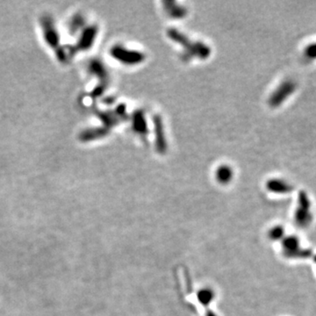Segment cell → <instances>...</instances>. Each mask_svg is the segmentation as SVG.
<instances>
[{
    "instance_id": "9c48e42d",
    "label": "cell",
    "mask_w": 316,
    "mask_h": 316,
    "mask_svg": "<svg viewBox=\"0 0 316 316\" xmlns=\"http://www.w3.org/2000/svg\"><path fill=\"white\" fill-rule=\"evenodd\" d=\"M97 32V26H90V28H87L86 29V31L84 32L83 36H82L81 39H80V42H79V50H86L87 48H89L92 45V44H94V40L96 38Z\"/></svg>"
},
{
    "instance_id": "8992f818",
    "label": "cell",
    "mask_w": 316,
    "mask_h": 316,
    "mask_svg": "<svg viewBox=\"0 0 316 316\" xmlns=\"http://www.w3.org/2000/svg\"><path fill=\"white\" fill-rule=\"evenodd\" d=\"M153 123L156 134V148L160 154H164L167 150V142L162 118L159 115H156L153 117Z\"/></svg>"
},
{
    "instance_id": "5b68a950",
    "label": "cell",
    "mask_w": 316,
    "mask_h": 316,
    "mask_svg": "<svg viewBox=\"0 0 316 316\" xmlns=\"http://www.w3.org/2000/svg\"><path fill=\"white\" fill-rule=\"evenodd\" d=\"M111 54L116 60L126 65L139 64L145 60V54L140 51L130 50L118 45L112 48Z\"/></svg>"
},
{
    "instance_id": "ba28073f",
    "label": "cell",
    "mask_w": 316,
    "mask_h": 316,
    "mask_svg": "<svg viewBox=\"0 0 316 316\" xmlns=\"http://www.w3.org/2000/svg\"><path fill=\"white\" fill-rule=\"evenodd\" d=\"M133 128L138 134H140L142 136H147L148 130L147 120L145 118L144 112H134L133 115Z\"/></svg>"
},
{
    "instance_id": "277c9868",
    "label": "cell",
    "mask_w": 316,
    "mask_h": 316,
    "mask_svg": "<svg viewBox=\"0 0 316 316\" xmlns=\"http://www.w3.org/2000/svg\"><path fill=\"white\" fill-rule=\"evenodd\" d=\"M297 89V84L294 80L288 79L280 84V86L270 96L269 104L272 108H278Z\"/></svg>"
},
{
    "instance_id": "9a60e30c",
    "label": "cell",
    "mask_w": 316,
    "mask_h": 316,
    "mask_svg": "<svg viewBox=\"0 0 316 316\" xmlns=\"http://www.w3.org/2000/svg\"><path fill=\"white\" fill-rule=\"evenodd\" d=\"M269 236L273 241H282L284 238V228L282 226H273L272 230H270Z\"/></svg>"
},
{
    "instance_id": "8fae6325",
    "label": "cell",
    "mask_w": 316,
    "mask_h": 316,
    "mask_svg": "<svg viewBox=\"0 0 316 316\" xmlns=\"http://www.w3.org/2000/svg\"><path fill=\"white\" fill-rule=\"evenodd\" d=\"M44 28H45V37L48 40V44H50L52 47H58V32L54 29V26L52 24L50 20L44 18Z\"/></svg>"
},
{
    "instance_id": "2e32d148",
    "label": "cell",
    "mask_w": 316,
    "mask_h": 316,
    "mask_svg": "<svg viewBox=\"0 0 316 316\" xmlns=\"http://www.w3.org/2000/svg\"><path fill=\"white\" fill-rule=\"evenodd\" d=\"M304 54L306 58H308L310 60H316V42L312 44H309L308 46H306L304 51Z\"/></svg>"
},
{
    "instance_id": "52a82bcc",
    "label": "cell",
    "mask_w": 316,
    "mask_h": 316,
    "mask_svg": "<svg viewBox=\"0 0 316 316\" xmlns=\"http://www.w3.org/2000/svg\"><path fill=\"white\" fill-rule=\"evenodd\" d=\"M267 189L274 194H290L294 190V186L286 181L278 178L270 180L266 184Z\"/></svg>"
},
{
    "instance_id": "7c38bea8",
    "label": "cell",
    "mask_w": 316,
    "mask_h": 316,
    "mask_svg": "<svg viewBox=\"0 0 316 316\" xmlns=\"http://www.w3.org/2000/svg\"><path fill=\"white\" fill-rule=\"evenodd\" d=\"M216 180L220 184L230 183L233 178V170L230 166H220L216 172Z\"/></svg>"
},
{
    "instance_id": "e0dca14e",
    "label": "cell",
    "mask_w": 316,
    "mask_h": 316,
    "mask_svg": "<svg viewBox=\"0 0 316 316\" xmlns=\"http://www.w3.org/2000/svg\"><path fill=\"white\" fill-rule=\"evenodd\" d=\"M212 292L209 291L208 289H205L200 294V300L202 303H206V302H209L210 300H212Z\"/></svg>"
},
{
    "instance_id": "5bb4252c",
    "label": "cell",
    "mask_w": 316,
    "mask_h": 316,
    "mask_svg": "<svg viewBox=\"0 0 316 316\" xmlns=\"http://www.w3.org/2000/svg\"><path fill=\"white\" fill-rule=\"evenodd\" d=\"M90 70L94 72V74L100 78L101 80L106 81L108 79V72L104 68V65L102 64V62L100 61H94L90 64Z\"/></svg>"
},
{
    "instance_id": "3957f363",
    "label": "cell",
    "mask_w": 316,
    "mask_h": 316,
    "mask_svg": "<svg viewBox=\"0 0 316 316\" xmlns=\"http://www.w3.org/2000/svg\"><path fill=\"white\" fill-rule=\"evenodd\" d=\"M283 253L288 258L306 259L312 256V250L302 247L300 240L297 236H288L282 239Z\"/></svg>"
},
{
    "instance_id": "30bf717a",
    "label": "cell",
    "mask_w": 316,
    "mask_h": 316,
    "mask_svg": "<svg viewBox=\"0 0 316 316\" xmlns=\"http://www.w3.org/2000/svg\"><path fill=\"white\" fill-rule=\"evenodd\" d=\"M164 6L167 14L174 18H182L186 15V9L174 1H164Z\"/></svg>"
},
{
    "instance_id": "6da1fadb",
    "label": "cell",
    "mask_w": 316,
    "mask_h": 316,
    "mask_svg": "<svg viewBox=\"0 0 316 316\" xmlns=\"http://www.w3.org/2000/svg\"><path fill=\"white\" fill-rule=\"evenodd\" d=\"M167 34L170 39L186 48L189 58L190 56H195L200 59H206L211 54V50L208 46L200 42H192L188 37L176 29H169Z\"/></svg>"
},
{
    "instance_id": "4fadbf2b",
    "label": "cell",
    "mask_w": 316,
    "mask_h": 316,
    "mask_svg": "<svg viewBox=\"0 0 316 316\" xmlns=\"http://www.w3.org/2000/svg\"><path fill=\"white\" fill-rule=\"evenodd\" d=\"M108 130L104 126V128H100L87 130L81 134L80 138L84 140H94V139L104 136L108 134Z\"/></svg>"
},
{
    "instance_id": "7a4b0ae2",
    "label": "cell",
    "mask_w": 316,
    "mask_h": 316,
    "mask_svg": "<svg viewBox=\"0 0 316 316\" xmlns=\"http://www.w3.org/2000/svg\"><path fill=\"white\" fill-rule=\"evenodd\" d=\"M294 223L298 228H308L314 220L312 202L305 190H300L298 195V206L294 212Z\"/></svg>"
}]
</instances>
